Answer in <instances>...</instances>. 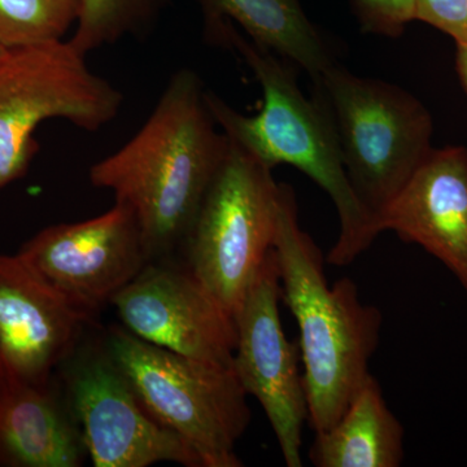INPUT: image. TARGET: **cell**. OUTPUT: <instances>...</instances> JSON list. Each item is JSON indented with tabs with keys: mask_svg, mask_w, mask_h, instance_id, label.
Here are the masks:
<instances>
[{
	"mask_svg": "<svg viewBox=\"0 0 467 467\" xmlns=\"http://www.w3.org/2000/svg\"><path fill=\"white\" fill-rule=\"evenodd\" d=\"M199 76L178 70L140 131L90 169L94 186L133 209L150 259L184 241L229 150Z\"/></svg>",
	"mask_w": 467,
	"mask_h": 467,
	"instance_id": "6da1fadb",
	"label": "cell"
},
{
	"mask_svg": "<svg viewBox=\"0 0 467 467\" xmlns=\"http://www.w3.org/2000/svg\"><path fill=\"white\" fill-rule=\"evenodd\" d=\"M205 34L211 41L241 55L264 95L260 112L247 116L213 92L205 91L214 121L232 142L265 167L273 171L276 165H291L327 192L340 221L339 236L327 254V263L350 265L379 234L350 186L324 101L317 95L315 99L306 98L290 63L243 36L227 18L205 17Z\"/></svg>",
	"mask_w": 467,
	"mask_h": 467,
	"instance_id": "7a4b0ae2",
	"label": "cell"
},
{
	"mask_svg": "<svg viewBox=\"0 0 467 467\" xmlns=\"http://www.w3.org/2000/svg\"><path fill=\"white\" fill-rule=\"evenodd\" d=\"M273 250L282 297L299 326L308 422L315 432L325 431L370 376L382 315L359 300L352 279L328 285L324 256L301 229L295 193L285 183L279 184Z\"/></svg>",
	"mask_w": 467,
	"mask_h": 467,
	"instance_id": "3957f363",
	"label": "cell"
},
{
	"mask_svg": "<svg viewBox=\"0 0 467 467\" xmlns=\"http://www.w3.org/2000/svg\"><path fill=\"white\" fill-rule=\"evenodd\" d=\"M315 82L350 186L378 232V217L432 150L431 115L404 88L352 75L339 64Z\"/></svg>",
	"mask_w": 467,
	"mask_h": 467,
	"instance_id": "277c9868",
	"label": "cell"
},
{
	"mask_svg": "<svg viewBox=\"0 0 467 467\" xmlns=\"http://www.w3.org/2000/svg\"><path fill=\"white\" fill-rule=\"evenodd\" d=\"M106 348L147 410L183 439L204 467H241L236 442L251 409L233 365L178 355L113 326Z\"/></svg>",
	"mask_w": 467,
	"mask_h": 467,
	"instance_id": "5b68a950",
	"label": "cell"
},
{
	"mask_svg": "<svg viewBox=\"0 0 467 467\" xmlns=\"http://www.w3.org/2000/svg\"><path fill=\"white\" fill-rule=\"evenodd\" d=\"M272 171L229 140L184 239L189 269L233 317L273 250L279 184Z\"/></svg>",
	"mask_w": 467,
	"mask_h": 467,
	"instance_id": "8992f818",
	"label": "cell"
},
{
	"mask_svg": "<svg viewBox=\"0 0 467 467\" xmlns=\"http://www.w3.org/2000/svg\"><path fill=\"white\" fill-rule=\"evenodd\" d=\"M72 43L14 48L0 60V189L23 177L38 150L34 131L63 119L95 131L121 109V92L92 73Z\"/></svg>",
	"mask_w": 467,
	"mask_h": 467,
	"instance_id": "52a82bcc",
	"label": "cell"
},
{
	"mask_svg": "<svg viewBox=\"0 0 467 467\" xmlns=\"http://www.w3.org/2000/svg\"><path fill=\"white\" fill-rule=\"evenodd\" d=\"M75 358L64 364V392L95 467H147L160 462L204 467L181 436L147 410L106 344Z\"/></svg>",
	"mask_w": 467,
	"mask_h": 467,
	"instance_id": "ba28073f",
	"label": "cell"
},
{
	"mask_svg": "<svg viewBox=\"0 0 467 467\" xmlns=\"http://www.w3.org/2000/svg\"><path fill=\"white\" fill-rule=\"evenodd\" d=\"M281 296L278 264L272 250L234 315L233 368L244 391L265 411L285 466L301 467L308 401L299 368V343L290 342L282 326Z\"/></svg>",
	"mask_w": 467,
	"mask_h": 467,
	"instance_id": "9c48e42d",
	"label": "cell"
},
{
	"mask_svg": "<svg viewBox=\"0 0 467 467\" xmlns=\"http://www.w3.org/2000/svg\"><path fill=\"white\" fill-rule=\"evenodd\" d=\"M72 306L92 318L150 263L133 209L41 230L17 252Z\"/></svg>",
	"mask_w": 467,
	"mask_h": 467,
	"instance_id": "30bf717a",
	"label": "cell"
},
{
	"mask_svg": "<svg viewBox=\"0 0 467 467\" xmlns=\"http://www.w3.org/2000/svg\"><path fill=\"white\" fill-rule=\"evenodd\" d=\"M110 306L126 330L144 342L186 358L233 365L235 321L189 267L147 264Z\"/></svg>",
	"mask_w": 467,
	"mask_h": 467,
	"instance_id": "8fae6325",
	"label": "cell"
},
{
	"mask_svg": "<svg viewBox=\"0 0 467 467\" xmlns=\"http://www.w3.org/2000/svg\"><path fill=\"white\" fill-rule=\"evenodd\" d=\"M90 319L20 254H0V380L50 383Z\"/></svg>",
	"mask_w": 467,
	"mask_h": 467,
	"instance_id": "7c38bea8",
	"label": "cell"
},
{
	"mask_svg": "<svg viewBox=\"0 0 467 467\" xmlns=\"http://www.w3.org/2000/svg\"><path fill=\"white\" fill-rule=\"evenodd\" d=\"M377 227L420 245L456 276L467 296L466 147L430 150Z\"/></svg>",
	"mask_w": 467,
	"mask_h": 467,
	"instance_id": "4fadbf2b",
	"label": "cell"
},
{
	"mask_svg": "<svg viewBox=\"0 0 467 467\" xmlns=\"http://www.w3.org/2000/svg\"><path fill=\"white\" fill-rule=\"evenodd\" d=\"M86 457L81 429L55 380H0V467H78Z\"/></svg>",
	"mask_w": 467,
	"mask_h": 467,
	"instance_id": "5bb4252c",
	"label": "cell"
},
{
	"mask_svg": "<svg viewBox=\"0 0 467 467\" xmlns=\"http://www.w3.org/2000/svg\"><path fill=\"white\" fill-rule=\"evenodd\" d=\"M404 436L370 374L339 420L316 432L309 460L317 467H398L404 461Z\"/></svg>",
	"mask_w": 467,
	"mask_h": 467,
	"instance_id": "9a60e30c",
	"label": "cell"
},
{
	"mask_svg": "<svg viewBox=\"0 0 467 467\" xmlns=\"http://www.w3.org/2000/svg\"><path fill=\"white\" fill-rule=\"evenodd\" d=\"M204 17H225L252 42L318 78L337 64L300 0H199Z\"/></svg>",
	"mask_w": 467,
	"mask_h": 467,
	"instance_id": "2e32d148",
	"label": "cell"
},
{
	"mask_svg": "<svg viewBox=\"0 0 467 467\" xmlns=\"http://www.w3.org/2000/svg\"><path fill=\"white\" fill-rule=\"evenodd\" d=\"M79 0H0V43L8 50L61 41Z\"/></svg>",
	"mask_w": 467,
	"mask_h": 467,
	"instance_id": "e0dca14e",
	"label": "cell"
},
{
	"mask_svg": "<svg viewBox=\"0 0 467 467\" xmlns=\"http://www.w3.org/2000/svg\"><path fill=\"white\" fill-rule=\"evenodd\" d=\"M159 0H79L73 47L82 55L116 42L152 14Z\"/></svg>",
	"mask_w": 467,
	"mask_h": 467,
	"instance_id": "ac0fdd59",
	"label": "cell"
},
{
	"mask_svg": "<svg viewBox=\"0 0 467 467\" xmlns=\"http://www.w3.org/2000/svg\"><path fill=\"white\" fill-rule=\"evenodd\" d=\"M361 30L398 38L416 20V0H350Z\"/></svg>",
	"mask_w": 467,
	"mask_h": 467,
	"instance_id": "d6986e66",
	"label": "cell"
},
{
	"mask_svg": "<svg viewBox=\"0 0 467 467\" xmlns=\"http://www.w3.org/2000/svg\"><path fill=\"white\" fill-rule=\"evenodd\" d=\"M416 20L467 45V0H416Z\"/></svg>",
	"mask_w": 467,
	"mask_h": 467,
	"instance_id": "ffe728a7",
	"label": "cell"
},
{
	"mask_svg": "<svg viewBox=\"0 0 467 467\" xmlns=\"http://www.w3.org/2000/svg\"><path fill=\"white\" fill-rule=\"evenodd\" d=\"M456 70L467 94V45H456Z\"/></svg>",
	"mask_w": 467,
	"mask_h": 467,
	"instance_id": "44dd1931",
	"label": "cell"
},
{
	"mask_svg": "<svg viewBox=\"0 0 467 467\" xmlns=\"http://www.w3.org/2000/svg\"><path fill=\"white\" fill-rule=\"evenodd\" d=\"M8 51V48H5V46H3L2 43H0V60H2V58L5 57V55H7Z\"/></svg>",
	"mask_w": 467,
	"mask_h": 467,
	"instance_id": "7402d4cb",
	"label": "cell"
}]
</instances>
